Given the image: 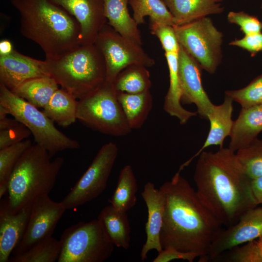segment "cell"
I'll list each match as a JSON object with an SVG mask.
<instances>
[{
	"mask_svg": "<svg viewBox=\"0 0 262 262\" xmlns=\"http://www.w3.org/2000/svg\"><path fill=\"white\" fill-rule=\"evenodd\" d=\"M141 196L147 208L148 216L146 223V241L140 254L142 261L147 259L148 252L155 249L158 253L163 248L160 242L165 204V197L160 189L155 188L151 182L145 184Z\"/></svg>",
	"mask_w": 262,
	"mask_h": 262,
	"instance_id": "17",
	"label": "cell"
},
{
	"mask_svg": "<svg viewBox=\"0 0 262 262\" xmlns=\"http://www.w3.org/2000/svg\"><path fill=\"white\" fill-rule=\"evenodd\" d=\"M77 100L65 89L58 88L43 108V111L54 122L66 127L77 119Z\"/></svg>",
	"mask_w": 262,
	"mask_h": 262,
	"instance_id": "26",
	"label": "cell"
},
{
	"mask_svg": "<svg viewBox=\"0 0 262 262\" xmlns=\"http://www.w3.org/2000/svg\"><path fill=\"white\" fill-rule=\"evenodd\" d=\"M235 152L223 147L215 152L202 151L198 156L194 175L200 199L226 228L259 205L251 180Z\"/></svg>",
	"mask_w": 262,
	"mask_h": 262,
	"instance_id": "1",
	"label": "cell"
},
{
	"mask_svg": "<svg viewBox=\"0 0 262 262\" xmlns=\"http://www.w3.org/2000/svg\"><path fill=\"white\" fill-rule=\"evenodd\" d=\"M262 235V206L244 213L234 224L222 229L199 262L213 261L222 253L257 239Z\"/></svg>",
	"mask_w": 262,
	"mask_h": 262,
	"instance_id": "13",
	"label": "cell"
},
{
	"mask_svg": "<svg viewBox=\"0 0 262 262\" xmlns=\"http://www.w3.org/2000/svg\"><path fill=\"white\" fill-rule=\"evenodd\" d=\"M178 55L179 73L183 104H195L197 114L207 120L214 104L204 89L202 83V67L180 45Z\"/></svg>",
	"mask_w": 262,
	"mask_h": 262,
	"instance_id": "14",
	"label": "cell"
},
{
	"mask_svg": "<svg viewBox=\"0 0 262 262\" xmlns=\"http://www.w3.org/2000/svg\"><path fill=\"white\" fill-rule=\"evenodd\" d=\"M117 97L130 128H140L152 109L153 100L150 90L137 94L117 92Z\"/></svg>",
	"mask_w": 262,
	"mask_h": 262,
	"instance_id": "25",
	"label": "cell"
},
{
	"mask_svg": "<svg viewBox=\"0 0 262 262\" xmlns=\"http://www.w3.org/2000/svg\"><path fill=\"white\" fill-rule=\"evenodd\" d=\"M227 19L229 23L239 26L240 30L245 35L261 33L262 31V22L257 16L243 11L229 12Z\"/></svg>",
	"mask_w": 262,
	"mask_h": 262,
	"instance_id": "37",
	"label": "cell"
},
{
	"mask_svg": "<svg viewBox=\"0 0 262 262\" xmlns=\"http://www.w3.org/2000/svg\"><path fill=\"white\" fill-rule=\"evenodd\" d=\"M262 131V104L242 108L233 121L229 148L233 151L245 148Z\"/></svg>",
	"mask_w": 262,
	"mask_h": 262,
	"instance_id": "20",
	"label": "cell"
},
{
	"mask_svg": "<svg viewBox=\"0 0 262 262\" xmlns=\"http://www.w3.org/2000/svg\"><path fill=\"white\" fill-rule=\"evenodd\" d=\"M258 253L262 262V235L256 239Z\"/></svg>",
	"mask_w": 262,
	"mask_h": 262,
	"instance_id": "42",
	"label": "cell"
},
{
	"mask_svg": "<svg viewBox=\"0 0 262 262\" xmlns=\"http://www.w3.org/2000/svg\"><path fill=\"white\" fill-rule=\"evenodd\" d=\"M30 130L16 118L0 119V149L28 139Z\"/></svg>",
	"mask_w": 262,
	"mask_h": 262,
	"instance_id": "35",
	"label": "cell"
},
{
	"mask_svg": "<svg viewBox=\"0 0 262 262\" xmlns=\"http://www.w3.org/2000/svg\"><path fill=\"white\" fill-rule=\"evenodd\" d=\"M261 8H262V3H261Z\"/></svg>",
	"mask_w": 262,
	"mask_h": 262,
	"instance_id": "44",
	"label": "cell"
},
{
	"mask_svg": "<svg viewBox=\"0 0 262 262\" xmlns=\"http://www.w3.org/2000/svg\"><path fill=\"white\" fill-rule=\"evenodd\" d=\"M233 99L226 95L223 103L218 105L214 104L208 114L207 120L210 128L207 137L200 149L190 159L182 164L179 170L188 165L192 160L198 156L206 148L212 146H219L223 147L225 138L230 136L233 124L232 114L233 110Z\"/></svg>",
	"mask_w": 262,
	"mask_h": 262,
	"instance_id": "19",
	"label": "cell"
},
{
	"mask_svg": "<svg viewBox=\"0 0 262 262\" xmlns=\"http://www.w3.org/2000/svg\"><path fill=\"white\" fill-rule=\"evenodd\" d=\"M180 44L200 64L213 74L221 63L223 33L207 16L190 23L174 25Z\"/></svg>",
	"mask_w": 262,
	"mask_h": 262,
	"instance_id": "9",
	"label": "cell"
},
{
	"mask_svg": "<svg viewBox=\"0 0 262 262\" xmlns=\"http://www.w3.org/2000/svg\"><path fill=\"white\" fill-rule=\"evenodd\" d=\"M117 154L118 147L113 142L101 147L87 169L61 201L66 210L89 202L101 194L106 188Z\"/></svg>",
	"mask_w": 262,
	"mask_h": 262,
	"instance_id": "11",
	"label": "cell"
},
{
	"mask_svg": "<svg viewBox=\"0 0 262 262\" xmlns=\"http://www.w3.org/2000/svg\"><path fill=\"white\" fill-rule=\"evenodd\" d=\"M173 17L174 25H181L224 11L214 0H163Z\"/></svg>",
	"mask_w": 262,
	"mask_h": 262,
	"instance_id": "21",
	"label": "cell"
},
{
	"mask_svg": "<svg viewBox=\"0 0 262 262\" xmlns=\"http://www.w3.org/2000/svg\"><path fill=\"white\" fill-rule=\"evenodd\" d=\"M73 16L81 29V44H94L107 23L103 0H50Z\"/></svg>",
	"mask_w": 262,
	"mask_h": 262,
	"instance_id": "16",
	"label": "cell"
},
{
	"mask_svg": "<svg viewBox=\"0 0 262 262\" xmlns=\"http://www.w3.org/2000/svg\"><path fill=\"white\" fill-rule=\"evenodd\" d=\"M146 66L130 65L117 75L113 83L116 92L137 94L150 90L151 82L150 73Z\"/></svg>",
	"mask_w": 262,
	"mask_h": 262,
	"instance_id": "28",
	"label": "cell"
},
{
	"mask_svg": "<svg viewBox=\"0 0 262 262\" xmlns=\"http://www.w3.org/2000/svg\"><path fill=\"white\" fill-rule=\"evenodd\" d=\"M94 44L104 59L106 81L109 82H113L119 73L130 65L149 67L155 64L141 45L123 36L108 23L100 30Z\"/></svg>",
	"mask_w": 262,
	"mask_h": 262,
	"instance_id": "10",
	"label": "cell"
},
{
	"mask_svg": "<svg viewBox=\"0 0 262 262\" xmlns=\"http://www.w3.org/2000/svg\"><path fill=\"white\" fill-rule=\"evenodd\" d=\"M236 155L249 179L252 180L262 176V140L257 138L237 150Z\"/></svg>",
	"mask_w": 262,
	"mask_h": 262,
	"instance_id": "33",
	"label": "cell"
},
{
	"mask_svg": "<svg viewBox=\"0 0 262 262\" xmlns=\"http://www.w3.org/2000/svg\"><path fill=\"white\" fill-rule=\"evenodd\" d=\"M32 145L31 140L28 138L0 149V199L8 193L9 178L16 164Z\"/></svg>",
	"mask_w": 262,
	"mask_h": 262,
	"instance_id": "32",
	"label": "cell"
},
{
	"mask_svg": "<svg viewBox=\"0 0 262 262\" xmlns=\"http://www.w3.org/2000/svg\"><path fill=\"white\" fill-rule=\"evenodd\" d=\"M169 77V86L165 96L164 109L170 116L177 117L181 125L186 124L197 112H191L181 105L182 90L179 73L178 53H165Z\"/></svg>",
	"mask_w": 262,
	"mask_h": 262,
	"instance_id": "22",
	"label": "cell"
},
{
	"mask_svg": "<svg viewBox=\"0 0 262 262\" xmlns=\"http://www.w3.org/2000/svg\"><path fill=\"white\" fill-rule=\"evenodd\" d=\"M51 76L48 63L14 50L6 55H0V83L13 91L32 79Z\"/></svg>",
	"mask_w": 262,
	"mask_h": 262,
	"instance_id": "15",
	"label": "cell"
},
{
	"mask_svg": "<svg viewBox=\"0 0 262 262\" xmlns=\"http://www.w3.org/2000/svg\"><path fill=\"white\" fill-rule=\"evenodd\" d=\"M133 11L132 17L139 25L145 23V17L174 26L173 17L163 0H129Z\"/></svg>",
	"mask_w": 262,
	"mask_h": 262,
	"instance_id": "30",
	"label": "cell"
},
{
	"mask_svg": "<svg viewBox=\"0 0 262 262\" xmlns=\"http://www.w3.org/2000/svg\"><path fill=\"white\" fill-rule=\"evenodd\" d=\"M199 255L195 253L180 251L171 246L164 248L158 253L157 256L152 261L153 262H169L175 260H186L193 262Z\"/></svg>",
	"mask_w": 262,
	"mask_h": 262,
	"instance_id": "39",
	"label": "cell"
},
{
	"mask_svg": "<svg viewBox=\"0 0 262 262\" xmlns=\"http://www.w3.org/2000/svg\"><path fill=\"white\" fill-rule=\"evenodd\" d=\"M59 241L58 262H102L113 251L114 244L98 219L70 226Z\"/></svg>",
	"mask_w": 262,
	"mask_h": 262,
	"instance_id": "8",
	"label": "cell"
},
{
	"mask_svg": "<svg viewBox=\"0 0 262 262\" xmlns=\"http://www.w3.org/2000/svg\"><path fill=\"white\" fill-rule=\"evenodd\" d=\"M253 194L258 205H262V176L251 180Z\"/></svg>",
	"mask_w": 262,
	"mask_h": 262,
	"instance_id": "40",
	"label": "cell"
},
{
	"mask_svg": "<svg viewBox=\"0 0 262 262\" xmlns=\"http://www.w3.org/2000/svg\"><path fill=\"white\" fill-rule=\"evenodd\" d=\"M46 60L51 76L78 100L106 81L104 59L94 44H81L60 56Z\"/></svg>",
	"mask_w": 262,
	"mask_h": 262,
	"instance_id": "5",
	"label": "cell"
},
{
	"mask_svg": "<svg viewBox=\"0 0 262 262\" xmlns=\"http://www.w3.org/2000/svg\"><path fill=\"white\" fill-rule=\"evenodd\" d=\"M214 0L216 2H218L222 1L223 0Z\"/></svg>",
	"mask_w": 262,
	"mask_h": 262,
	"instance_id": "43",
	"label": "cell"
},
{
	"mask_svg": "<svg viewBox=\"0 0 262 262\" xmlns=\"http://www.w3.org/2000/svg\"><path fill=\"white\" fill-rule=\"evenodd\" d=\"M66 210L61 202L52 200L49 196L36 200L32 205L25 233L14 249L12 256L25 252L45 238L52 236Z\"/></svg>",
	"mask_w": 262,
	"mask_h": 262,
	"instance_id": "12",
	"label": "cell"
},
{
	"mask_svg": "<svg viewBox=\"0 0 262 262\" xmlns=\"http://www.w3.org/2000/svg\"><path fill=\"white\" fill-rule=\"evenodd\" d=\"M98 219L114 245L125 249L129 247L131 229L126 212L110 204L103 208Z\"/></svg>",
	"mask_w": 262,
	"mask_h": 262,
	"instance_id": "23",
	"label": "cell"
},
{
	"mask_svg": "<svg viewBox=\"0 0 262 262\" xmlns=\"http://www.w3.org/2000/svg\"><path fill=\"white\" fill-rule=\"evenodd\" d=\"M229 45L237 46L249 52L254 57L262 51V33L245 35L241 39H235L229 43Z\"/></svg>",
	"mask_w": 262,
	"mask_h": 262,
	"instance_id": "38",
	"label": "cell"
},
{
	"mask_svg": "<svg viewBox=\"0 0 262 262\" xmlns=\"http://www.w3.org/2000/svg\"><path fill=\"white\" fill-rule=\"evenodd\" d=\"M0 105L33 136L36 144L45 148L51 157L66 149L80 147L78 141L60 131L43 111L16 95L0 83Z\"/></svg>",
	"mask_w": 262,
	"mask_h": 262,
	"instance_id": "6",
	"label": "cell"
},
{
	"mask_svg": "<svg viewBox=\"0 0 262 262\" xmlns=\"http://www.w3.org/2000/svg\"><path fill=\"white\" fill-rule=\"evenodd\" d=\"M14 50L10 41L3 39L0 42V55H6L11 53Z\"/></svg>",
	"mask_w": 262,
	"mask_h": 262,
	"instance_id": "41",
	"label": "cell"
},
{
	"mask_svg": "<svg viewBox=\"0 0 262 262\" xmlns=\"http://www.w3.org/2000/svg\"><path fill=\"white\" fill-rule=\"evenodd\" d=\"M180 172L159 189L165 197L161 244L163 249L171 246L196 253L199 261L207 254L223 225Z\"/></svg>",
	"mask_w": 262,
	"mask_h": 262,
	"instance_id": "2",
	"label": "cell"
},
{
	"mask_svg": "<svg viewBox=\"0 0 262 262\" xmlns=\"http://www.w3.org/2000/svg\"><path fill=\"white\" fill-rule=\"evenodd\" d=\"M61 251L59 240L52 236L34 245L24 253L10 257V262H54L57 261Z\"/></svg>",
	"mask_w": 262,
	"mask_h": 262,
	"instance_id": "31",
	"label": "cell"
},
{
	"mask_svg": "<svg viewBox=\"0 0 262 262\" xmlns=\"http://www.w3.org/2000/svg\"><path fill=\"white\" fill-rule=\"evenodd\" d=\"M20 16V31L36 43L46 59L60 56L81 45L76 19L50 0H11Z\"/></svg>",
	"mask_w": 262,
	"mask_h": 262,
	"instance_id": "3",
	"label": "cell"
},
{
	"mask_svg": "<svg viewBox=\"0 0 262 262\" xmlns=\"http://www.w3.org/2000/svg\"><path fill=\"white\" fill-rule=\"evenodd\" d=\"M32 206L16 213L8 208L4 199L0 204V262H9L10 255L26 230Z\"/></svg>",
	"mask_w": 262,
	"mask_h": 262,
	"instance_id": "18",
	"label": "cell"
},
{
	"mask_svg": "<svg viewBox=\"0 0 262 262\" xmlns=\"http://www.w3.org/2000/svg\"><path fill=\"white\" fill-rule=\"evenodd\" d=\"M137 191V181L132 167L126 165L120 172L109 203L116 209L127 212L135 205Z\"/></svg>",
	"mask_w": 262,
	"mask_h": 262,
	"instance_id": "29",
	"label": "cell"
},
{
	"mask_svg": "<svg viewBox=\"0 0 262 262\" xmlns=\"http://www.w3.org/2000/svg\"><path fill=\"white\" fill-rule=\"evenodd\" d=\"M129 0H103L108 24L123 36L142 44L138 25L129 12Z\"/></svg>",
	"mask_w": 262,
	"mask_h": 262,
	"instance_id": "24",
	"label": "cell"
},
{
	"mask_svg": "<svg viewBox=\"0 0 262 262\" xmlns=\"http://www.w3.org/2000/svg\"><path fill=\"white\" fill-rule=\"evenodd\" d=\"M77 119L92 129L111 136H124L131 131L113 83L107 81L78 100Z\"/></svg>",
	"mask_w": 262,
	"mask_h": 262,
	"instance_id": "7",
	"label": "cell"
},
{
	"mask_svg": "<svg viewBox=\"0 0 262 262\" xmlns=\"http://www.w3.org/2000/svg\"><path fill=\"white\" fill-rule=\"evenodd\" d=\"M58 88L55 80L48 76L28 80L12 92L36 107L43 108Z\"/></svg>",
	"mask_w": 262,
	"mask_h": 262,
	"instance_id": "27",
	"label": "cell"
},
{
	"mask_svg": "<svg viewBox=\"0 0 262 262\" xmlns=\"http://www.w3.org/2000/svg\"><path fill=\"white\" fill-rule=\"evenodd\" d=\"M225 94L238 103L242 108L262 104V74L246 87L238 90L226 91Z\"/></svg>",
	"mask_w": 262,
	"mask_h": 262,
	"instance_id": "34",
	"label": "cell"
},
{
	"mask_svg": "<svg viewBox=\"0 0 262 262\" xmlns=\"http://www.w3.org/2000/svg\"><path fill=\"white\" fill-rule=\"evenodd\" d=\"M49 152L36 144L22 154L16 164L8 183V209L16 213L32 206L39 198L49 196L64 164L63 158L51 160Z\"/></svg>",
	"mask_w": 262,
	"mask_h": 262,
	"instance_id": "4",
	"label": "cell"
},
{
	"mask_svg": "<svg viewBox=\"0 0 262 262\" xmlns=\"http://www.w3.org/2000/svg\"><path fill=\"white\" fill-rule=\"evenodd\" d=\"M151 33L157 36L165 53H178L180 44L173 26L149 19Z\"/></svg>",
	"mask_w": 262,
	"mask_h": 262,
	"instance_id": "36",
	"label": "cell"
}]
</instances>
